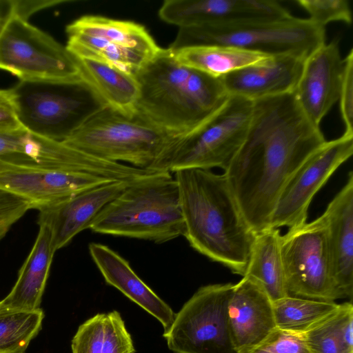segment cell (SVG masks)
<instances>
[{"instance_id":"ba28073f","label":"cell","mask_w":353,"mask_h":353,"mask_svg":"<svg viewBox=\"0 0 353 353\" xmlns=\"http://www.w3.org/2000/svg\"><path fill=\"white\" fill-rule=\"evenodd\" d=\"M68 50L135 74L160 50L146 28L133 21L99 15L81 17L65 29Z\"/></svg>"},{"instance_id":"5b68a950","label":"cell","mask_w":353,"mask_h":353,"mask_svg":"<svg viewBox=\"0 0 353 353\" xmlns=\"http://www.w3.org/2000/svg\"><path fill=\"white\" fill-rule=\"evenodd\" d=\"M185 137L168 132L137 114L128 117L105 106L63 142L105 161L169 172L172 158Z\"/></svg>"},{"instance_id":"ac0fdd59","label":"cell","mask_w":353,"mask_h":353,"mask_svg":"<svg viewBox=\"0 0 353 353\" xmlns=\"http://www.w3.org/2000/svg\"><path fill=\"white\" fill-rule=\"evenodd\" d=\"M228 320L238 353H248L276 328L272 301L260 285L246 276L234 285Z\"/></svg>"},{"instance_id":"e575fe53","label":"cell","mask_w":353,"mask_h":353,"mask_svg":"<svg viewBox=\"0 0 353 353\" xmlns=\"http://www.w3.org/2000/svg\"><path fill=\"white\" fill-rule=\"evenodd\" d=\"M70 1H71L67 0H14V14L19 17L28 20V18L32 14L40 10Z\"/></svg>"},{"instance_id":"52a82bcc","label":"cell","mask_w":353,"mask_h":353,"mask_svg":"<svg viewBox=\"0 0 353 353\" xmlns=\"http://www.w3.org/2000/svg\"><path fill=\"white\" fill-rule=\"evenodd\" d=\"M26 130L63 141L90 117L107 106L82 79L21 81L12 88Z\"/></svg>"},{"instance_id":"5bb4252c","label":"cell","mask_w":353,"mask_h":353,"mask_svg":"<svg viewBox=\"0 0 353 353\" xmlns=\"http://www.w3.org/2000/svg\"><path fill=\"white\" fill-rule=\"evenodd\" d=\"M353 153V135L343 133L326 141L299 168L282 190L273 212L270 228H288L307 222L313 197Z\"/></svg>"},{"instance_id":"484cf974","label":"cell","mask_w":353,"mask_h":353,"mask_svg":"<svg viewBox=\"0 0 353 353\" xmlns=\"http://www.w3.org/2000/svg\"><path fill=\"white\" fill-rule=\"evenodd\" d=\"M172 51L179 63L216 78L263 62L272 57L221 45L194 46Z\"/></svg>"},{"instance_id":"d6a6232c","label":"cell","mask_w":353,"mask_h":353,"mask_svg":"<svg viewBox=\"0 0 353 353\" xmlns=\"http://www.w3.org/2000/svg\"><path fill=\"white\" fill-rule=\"evenodd\" d=\"M339 106L345 125L344 133L353 135V50L344 58V70L339 95Z\"/></svg>"},{"instance_id":"277c9868","label":"cell","mask_w":353,"mask_h":353,"mask_svg":"<svg viewBox=\"0 0 353 353\" xmlns=\"http://www.w3.org/2000/svg\"><path fill=\"white\" fill-rule=\"evenodd\" d=\"M93 232L163 243L185 234L179 185L170 172L131 181L97 216Z\"/></svg>"},{"instance_id":"7402d4cb","label":"cell","mask_w":353,"mask_h":353,"mask_svg":"<svg viewBox=\"0 0 353 353\" xmlns=\"http://www.w3.org/2000/svg\"><path fill=\"white\" fill-rule=\"evenodd\" d=\"M39 230L32 249L20 268L10 293L0 301V312L35 310L40 308L54 254L48 228Z\"/></svg>"},{"instance_id":"8fae6325","label":"cell","mask_w":353,"mask_h":353,"mask_svg":"<svg viewBox=\"0 0 353 353\" xmlns=\"http://www.w3.org/2000/svg\"><path fill=\"white\" fill-rule=\"evenodd\" d=\"M233 283L199 288L164 332L174 353H238L232 339L228 304Z\"/></svg>"},{"instance_id":"6da1fadb","label":"cell","mask_w":353,"mask_h":353,"mask_svg":"<svg viewBox=\"0 0 353 353\" xmlns=\"http://www.w3.org/2000/svg\"><path fill=\"white\" fill-rule=\"evenodd\" d=\"M325 141L293 92L253 101L245 138L223 174L255 233L270 228L284 187Z\"/></svg>"},{"instance_id":"4fadbf2b","label":"cell","mask_w":353,"mask_h":353,"mask_svg":"<svg viewBox=\"0 0 353 353\" xmlns=\"http://www.w3.org/2000/svg\"><path fill=\"white\" fill-rule=\"evenodd\" d=\"M36 161L23 155L0 157V191L40 210L84 190L113 181Z\"/></svg>"},{"instance_id":"9a60e30c","label":"cell","mask_w":353,"mask_h":353,"mask_svg":"<svg viewBox=\"0 0 353 353\" xmlns=\"http://www.w3.org/2000/svg\"><path fill=\"white\" fill-rule=\"evenodd\" d=\"M160 19L179 28L247 21H272L291 16L274 0H166Z\"/></svg>"},{"instance_id":"1f68e13d","label":"cell","mask_w":353,"mask_h":353,"mask_svg":"<svg viewBox=\"0 0 353 353\" xmlns=\"http://www.w3.org/2000/svg\"><path fill=\"white\" fill-rule=\"evenodd\" d=\"M248 353H312L304 334L275 328Z\"/></svg>"},{"instance_id":"7c38bea8","label":"cell","mask_w":353,"mask_h":353,"mask_svg":"<svg viewBox=\"0 0 353 353\" xmlns=\"http://www.w3.org/2000/svg\"><path fill=\"white\" fill-rule=\"evenodd\" d=\"M253 101L230 96L204 124L187 136L175 151L169 172L228 168L241 146L250 122Z\"/></svg>"},{"instance_id":"603a6c76","label":"cell","mask_w":353,"mask_h":353,"mask_svg":"<svg viewBox=\"0 0 353 353\" xmlns=\"http://www.w3.org/2000/svg\"><path fill=\"white\" fill-rule=\"evenodd\" d=\"M75 59L81 79L107 106L125 116L135 114L139 88L134 75L97 60Z\"/></svg>"},{"instance_id":"3957f363","label":"cell","mask_w":353,"mask_h":353,"mask_svg":"<svg viewBox=\"0 0 353 353\" xmlns=\"http://www.w3.org/2000/svg\"><path fill=\"white\" fill-rule=\"evenodd\" d=\"M135 114L171 134L187 137L212 117L230 97L220 78L179 63L161 48L136 74Z\"/></svg>"},{"instance_id":"30bf717a","label":"cell","mask_w":353,"mask_h":353,"mask_svg":"<svg viewBox=\"0 0 353 353\" xmlns=\"http://www.w3.org/2000/svg\"><path fill=\"white\" fill-rule=\"evenodd\" d=\"M0 70L21 81L81 79L77 61L65 46L15 14L0 32Z\"/></svg>"},{"instance_id":"9c48e42d","label":"cell","mask_w":353,"mask_h":353,"mask_svg":"<svg viewBox=\"0 0 353 353\" xmlns=\"http://www.w3.org/2000/svg\"><path fill=\"white\" fill-rule=\"evenodd\" d=\"M281 250L288 296L324 301L343 298L334 277L323 214L288 228L281 235Z\"/></svg>"},{"instance_id":"d590c367","label":"cell","mask_w":353,"mask_h":353,"mask_svg":"<svg viewBox=\"0 0 353 353\" xmlns=\"http://www.w3.org/2000/svg\"><path fill=\"white\" fill-rule=\"evenodd\" d=\"M14 14V0H0V32Z\"/></svg>"},{"instance_id":"ffe728a7","label":"cell","mask_w":353,"mask_h":353,"mask_svg":"<svg viewBox=\"0 0 353 353\" xmlns=\"http://www.w3.org/2000/svg\"><path fill=\"white\" fill-rule=\"evenodd\" d=\"M336 282L343 298L353 294V172L323 213Z\"/></svg>"},{"instance_id":"7a4b0ae2","label":"cell","mask_w":353,"mask_h":353,"mask_svg":"<svg viewBox=\"0 0 353 353\" xmlns=\"http://www.w3.org/2000/svg\"><path fill=\"white\" fill-rule=\"evenodd\" d=\"M185 222L184 237L209 259L244 276L256 233L245 219L223 174L175 172Z\"/></svg>"},{"instance_id":"d6986e66","label":"cell","mask_w":353,"mask_h":353,"mask_svg":"<svg viewBox=\"0 0 353 353\" xmlns=\"http://www.w3.org/2000/svg\"><path fill=\"white\" fill-rule=\"evenodd\" d=\"M305 59L292 54L272 56L219 78L229 96L254 101L293 92Z\"/></svg>"},{"instance_id":"d4e9b609","label":"cell","mask_w":353,"mask_h":353,"mask_svg":"<svg viewBox=\"0 0 353 353\" xmlns=\"http://www.w3.org/2000/svg\"><path fill=\"white\" fill-rule=\"evenodd\" d=\"M71 347L72 353H135L131 336L115 310L97 314L81 324Z\"/></svg>"},{"instance_id":"f1b7e54d","label":"cell","mask_w":353,"mask_h":353,"mask_svg":"<svg viewBox=\"0 0 353 353\" xmlns=\"http://www.w3.org/2000/svg\"><path fill=\"white\" fill-rule=\"evenodd\" d=\"M60 141L28 130L0 134V157L23 155L36 161H46L57 153Z\"/></svg>"},{"instance_id":"cb8c5ba5","label":"cell","mask_w":353,"mask_h":353,"mask_svg":"<svg viewBox=\"0 0 353 353\" xmlns=\"http://www.w3.org/2000/svg\"><path fill=\"white\" fill-rule=\"evenodd\" d=\"M281 240L280 230L276 228H270L256 233L243 276L260 285L272 301L288 296Z\"/></svg>"},{"instance_id":"83f0119b","label":"cell","mask_w":353,"mask_h":353,"mask_svg":"<svg viewBox=\"0 0 353 353\" xmlns=\"http://www.w3.org/2000/svg\"><path fill=\"white\" fill-rule=\"evenodd\" d=\"M43 310L0 312V353H24L41 329Z\"/></svg>"},{"instance_id":"836d02e7","label":"cell","mask_w":353,"mask_h":353,"mask_svg":"<svg viewBox=\"0 0 353 353\" xmlns=\"http://www.w3.org/2000/svg\"><path fill=\"white\" fill-rule=\"evenodd\" d=\"M12 88L0 89V134L26 131Z\"/></svg>"},{"instance_id":"2e32d148","label":"cell","mask_w":353,"mask_h":353,"mask_svg":"<svg viewBox=\"0 0 353 353\" xmlns=\"http://www.w3.org/2000/svg\"><path fill=\"white\" fill-rule=\"evenodd\" d=\"M343 70L344 58L336 39L325 43L305 60L293 94L304 114L317 126L339 101Z\"/></svg>"},{"instance_id":"f546056e","label":"cell","mask_w":353,"mask_h":353,"mask_svg":"<svg viewBox=\"0 0 353 353\" xmlns=\"http://www.w3.org/2000/svg\"><path fill=\"white\" fill-rule=\"evenodd\" d=\"M339 307L325 321L304 334L312 353H353V350L343 343L339 331Z\"/></svg>"},{"instance_id":"8992f818","label":"cell","mask_w":353,"mask_h":353,"mask_svg":"<svg viewBox=\"0 0 353 353\" xmlns=\"http://www.w3.org/2000/svg\"><path fill=\"white\" fill-rule=\"evenodd\" d=\"M325 43V29L308 19L290 16L272 21H247L179 28L169 48L221 45L270 56L307 59Z\"/></svg>"},{"instance_id":"e0dca14e","label":"cell","mask_w":353,"mask_h":353,"mask_svg":"<svg viewBox=\"0 0 353 353\" xmlns=\"http://www.w3.org/2000/svg\"><path fill=\"white\" fill-rule=\"evenodd\" d=\"M130 182L113 181L39 210L38 224L48 228L55 252L67 245L79 232L89 229L101 211Z\"/></svg>"},{"instance_id":"44dd1931","label":"cell","mask_w":353,"mask_h":353,"mask_svg":"<svg viewBox=\"0 0 353 353\" xmlns=\"http://www.w3.org/2000/svg\"><path fill=\"white\" fill-rule=\"evenodd\" d=\"M88 250L108 285L154 316L163 326L164 332L170 327L174 312L137 276L126 259L108 246L99 243H90Z\"/></svg>"},{"instance_id":"4dcf8cb0","label":"cell","mask_w":353,"mask_h":353,"mask_svg":"<svg viewBox=\"0 0 353 353\" xmlns=\"http://www.w3.org/2000/svg\"><path fill=\"white\" fill-rule=\"evenodd\" d=\"M309 14L312 23L325 28L329 23H352V10L347 0H297L296 1Z\"/></svg>"},{"instance_id":"4316f807","label":"cell","mask_w":353,"mask_h":353,"mask_svg":"<svg viewBox=\"0 0 353 353\" xmlns=\"http://www.w3.org/2000/svg\"><path fill=\"white\" fill-rule=\"evenodd\" d=\"M276 327L305 334L334 313L340 304L287 296L272 301Z\"/></svg>"}]
</instances>
